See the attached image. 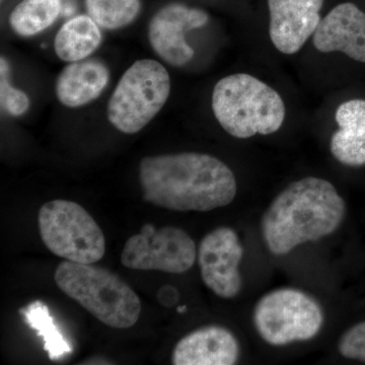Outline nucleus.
Instances as JSON below:
<instances>
[{
  "label": "nucleus",
  "mask_w": 365,
  "mask_h": 365,
  "mask_svg": "<svg viewBox=\"0 0 365 365\" xmlns=\"http://www.w3.org/2000/svg\"><path fill=\"white\" fill-rule=\"evenodd\" d=\"M109 78V69L100 60L71 62L57 78V98L66 107H81L100 97Z\"/></svg>",
  "instance_id": "obj_14"
},
{
  "label": "nucleus",
  "mask_w": 365,
  "mask_h": 365,
  "mask_svg": "<svg viewBox=\"0 0 365 365\" xmlns=\"http://www.w3.org/2000/svg\"><path fill=\"white\" fill-rule=\"evenodd\" d=\"M240 344L234 334L220 326L197 329L175 346V365H232L239 360Z\"/></svg>",
  "instance_id": "obj_13"
},
{
  "label": "nucleus",
  "mask_w": 365,
  "mask_h": 365,
  "mask_svg": "<svg viewBox=\"0 0 365 365\" xmlns=\"http://www.w3.org/2000/svg\"><path fill=\"white\" fill-rule=\"evenodd\" d=\"M41 239L51 253L76 263L95 264L106 252L103 230L83 206L73 201H50L38 215Z\"/></svg>",
  "instance_id": "obj_6"
},
{
  "label": "nucleus",
  "mask_w": 365,
  "mask_h": 365,
  "mask_svg": "<svg viewBox=\"0 0 365 365\" xmlns=\"http://www.w3.org/2000/svg\"><path fill=\"white\" fill-rule=\"evenodd\" d=\"M346 205L332 182L307 177L292 182L262 217L264 242L276 256L333 234L344 220Z\"/></svg>",
  "instance_id": "obj_2"
},
{
  "label": "nucleus",
  "mask_w": 365,
  "mask_h": 365,
  "mask_svg": "<svg viewBox=\"0 0 365 365\" xmlns=\"http://www.w3.org/2000/svg\"><path fill=\"white\" fill-rule=\"evenodd\" d=\"M20 313L25 317L28 325L44 341V349L50 359L59 360L72 352L71 345L60 332L44 302L40 300L31 302Z\"/></svg>",
  "instance_id": "obj_18"
},
{
  "label": "nucleus",
  "mask_w": 365,
  "mask_h": 365,
  "mask_svg": "<svg viewBox=\"0 0 365 365\" xmlns=\"http://www.w3.org/2000/svg\"><path fill=\"white\" fill-rule=\"evenodd\" d=\"M102 42V34L90 16H78L66 21L54 40L55 52L62 61L88 58Z\"/></svg>",
  "instance_id": "obj_16"
},
{
  "label": "nucleus",
  "mask_w": 365,
  "mask_h": 365,
  "mask_svg": "<svg viewBox=\"0 0 365 365\" xmlns=\"http://www.w3.org/2000/svg\"><path fill=\"white\" fill-rule=\"evenodd\" d=\"M244 249L232 228H216L203 237L198 251L199 268L204 284L222 299H234L241 292L240 264Z\"/></svg>",
  "instance_id": "obj_9"
},
{
  "label": "nucleus",
  "mask_w": 365,
  "mask_h": 365,
  "mask_svg": "<svg viewBox=\"0 0 365 365\" xmlns=\"http://www.w3.org/2000/svg\"><path fill=\"white\" fill-rule=\"evenodd\" d=\"M253 319L262 339L273 346L313 339L324 325L319 302L294 288H279L264 295L255 307Z\"/></svg>",
  "instance_id": "obj_7"
},
{
  "label": "nucleus",
  "mask_w": 365,
  "mask_h": 365,
  "mask_svg": "<svg viewBox=\"0 0 365 365\" xmlns=\"http://www.w3.org/2000/svg\"><path fill=\"white\" fill-rule=\"evenodd\" d=\"M197 258L195 242L181 228L151 223L141 228L125 244L121 262L133 270L182 274L193 267Z\"/></svg>",
  "instance_id": "obj_8"
},
{
  "label": "nucleus",
  "mask_w": 365,
  "mask_h": 365,
  "mask_svg": "<svg viewBox=\"0 0 365 365\" xmlns=\"http://www.w3.org/2000/svg\"><path fill=\"white\" fill-rule=\"evenodd\" d=\"M186 309H187L186 306H181V307H178L177 311H178V313L182 314V313H185V312H186Z\"/></svg>",
  "instance_id": "obj_23"
},
{
  "label": "nucleus",
  "mask_w": 365,
  "mask_h": 365,
  "mask_svg": "<svg viewBox=\"0 0 365 365\" xmlns=\"http://www.w3.org/2000/svg\"><path fill=\"white\" fill-rule=\"evenodd\" d=\"M170 93V78L165 67L155 60H137L110 98L108 119L122 133H137L157 116Z\"/></svg>",
  "instance_id": "obj_5"
},
{
  "label": "nucleus",
  "mask_w": 365,
  "mask_h": 365,
  "mask_svg": "<svg viewBox=\"0 0 365 365\" xmlns=\"http://www.w3.org/2000/svg\"><path fill=\"white\" fill-rule=\"evenodd\" d=\"M0 62V98L2 109L13 116H21L28 111L30 98L23 91L14 88L9 83V66L6 59L1 57Z\"/></svg>",
  "instance_id": "obj_20"
},
{
  "label": "nucleus",
  "mask_w": 365,
  "mask_h": 365,
  "mask_svg": "<svg viewBox=\"0 0 365 365\" xmlns=\"http://www.w3.org/2000/svg\"><path fill=\"white\" fill-rule=\"evenodd\" d=\"M338 129L330 150L338 162L349 167L365 165V100H350L336 110Z\"/></svg>",
  "instance_id": "obj_15"
},
{
  "label": "nucleus",
  "mask_w": 365,
  "mask_h": 365,
  "mask_svg": "<svg viewBox=\"0 0 365 365\" xmlns=\"http://www.w3.org/2000/svg\"><path fill=\"white\" fill-rule=\"evenodd\" d=\"M60 13V0H23L14 7L9 24L21 37H32L53 25Z\"/></svg>",
  "instance_id": "obj_17"
},
{
  "label": "nucleus",
  "mask_w": 365,
  "mask_h": 365,
  "mask_svg": "<svg viewBox=\"0 0 365 365\" xmlns=\"http://www.w3.org/2000/svg\"><path fill=\"white\" fill-rule=\"evenodd\" d=\"M88 16L98 26L117 30L128 26L140 13V0H86Z\"/></svg>",
  "instance_id": "obj_19"
},
{
  "label": "nucleus",
  "mask_w": 365,
  "mask_h": 365,
  "mask_svg": "<svg viewBox=\"0 0 365 365\" xmlns=\"http://www.w3.org/2000/svg\"><path fill=\"white\" fill-rule=\"evenodd\" d=\"M313 43L322 53L342 52L365 63V13L351 2L334 7L319 21Z\"/></svg>",
  "instance_id": "obj_12"
},
{
  "label": "nucleus",
  "mask_w": 365,
  "mask_h": 365,
  "mask_svg": "<svg viewBox=\"0 0 365 365\" xmlns=\"http://www.w3.org/2000/svg\"><path fill=\"white\" fill-rule=\"evenodd\" d=\"M158 299L163 307H173L179 302V292H178L176 288L170 287V285L163 287L158 290Z\"/></svg>",
  "instance_id": "obj_22"
},
{
  "label": "nucleus",
  "mask_w": 365,
  "mask_h": 365,
  "mask_svg": "<svg viewBox=\"0 0 365 365\" xmlns=\"http://www.w3.org/2000/svg\"><path fill=\"white\" fill-rule=\"evenodd\" d=\"M143 200L174 211L207 212L234 201L232 170L212 155L199 153L144 158L139 165Z\"/></svg>",
  "instance_id": "obj_1"
},
{
  "label": "nucleus",
  "mask_w": 365,
  "mask_h": 365,
  "mask_svg": "<svg viewBox=\"0 0 365 365\" xmlns=\"http://www.w3.org/2000/svg\"><path fill=\"white\" fill-rule=\"evenodd\" d=\"M209 16L199 9L181 4H168L151 19L148 40L155 53L170 66H186L194 57V50L185 39L186 33L202 28Z\"/></svg>",
  "instance_id": "obj_10"
},
{
  "label": "nucleus",
  "mask_w": 365,
  "mask_h": 365,
  "mask_svg": "<svg viewBox=\"0 0 365 365\" xmlns=\"http://www.w3.org/2000/svg\"><path fill=\"white\" fill-rule=\"evenodd\" d=\"M212 110L220 126L239 139L275 133L287 114L277 91L245 73L225 76L216 83Z\"/></svg>",
  "instance_id": "obj_3"
},
{
  "label": "nucleus",
  "mask_w": 365,
  "mask_h": 365,
  "mask_svg": "<svg viewBox=\"0 0 365 365\" xmlns=\"http://www.w3.org/2000/svg\"><path fill=\"white\" fill-rule=\"evenodd\" d=\"M338 350L343 357L365 362V322L346 331L338 343Z\"/></svg>",
  "instance_id": "obj_21"
},
{
  "label": "nucleus",
  "mask_w": 365,
  "mask_h": 365,
  "mask_svg": "<svg viewBox=\"0 0 365 365\" xmlns=\"http://www.w3.org/2000/svg\"><path fill=\"white\" fill-rule=\"evenodd\" d=\"M324 0H268L269 34L283 54H295L313 36L321 21Z\"/></svg>",
  "instance_id": "obj_11"
},
{
  "label": "nucleus",
  "mask_w": 365,
  "mask_h": 365,
  "mask_svg": "<svg viewBox=\"0 0 365 365\" xmlns=\"http://www.w3.org/2000/svg\"><path fill=\"white\" fill-rule=\"evenodd\" d=\"M54 280L67 297L111 328H131L140 317L138 295L107 269L66 260L59 264Z\"/></svg>",
  "instance_id": "obj_4"
}]
</instances>
